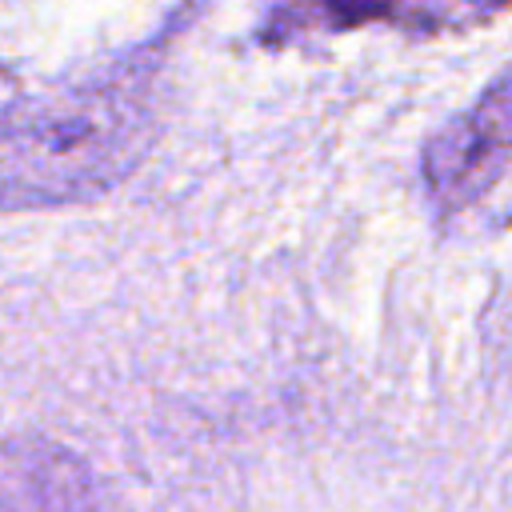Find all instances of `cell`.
<instances>
[{
    "label": "cell",
    "mask_w": 512,
    "mask_h": 512,
    "mask_svg": "<svg viewBox=\"0 0 512 512\" xmlns=\"http://www.w3.org/2000/svg\"><path fill=\"white\" fill-rule=\"evenodd\" d=\"M152 60H116L88 80L12 100L4 112L8 208L112 188L152 136Z\"/></svg>",
    "instance_id": "obj_1"
},
{
    "label": "cell",
    "mask_w": 512,
    "mask_h": 512,
    "mask_svg": "<svg viewBox=\"0 0 512 512\" xmlns=\"http://www.w3.org/2000/svg\"><path fill=\"white\" fill-rule=\"evenodd\" d=\"M512 152V76L492 84L468 112L440 124L424 144V180L444 208H460L492 188Z\"/></svg>",
    "instance_id": "obj_2"
},
{
    "label": "cell",
    "mask_w": 512,
    "mask_h": 512,
    "mask_svg": "<svg viewBox=\"0 0 512 512\" xmlns=\"http://www.w3.org/2000/svg\"><path fill=\"white\" fill-rule=\"evenodd\" d=\"M0 512H100L96 476L64 444L44 436H8Z\"/></svg>",
    "instance_id": "obj_3"
},
{
    "label": "cell",
    "mask_w": 512,
    "mask_h": 512,
    "mask_svg": "<svg viewBox=\"0 0 512 512\" xmlns=\"http://www.w3.org/2000/svg\"><path fill=\"white\" fill-rule=\"evenodd\" d=\"M496 12H500L496 4H368V8H360V4H280L264 16V24L256 28V40L288 44L300 32H312L320 24L328 32H344L364 20H392L412 32H444V28L480 24Z\"/></svg>",
    "instance_id": "obj_4"
}]
</instances>
